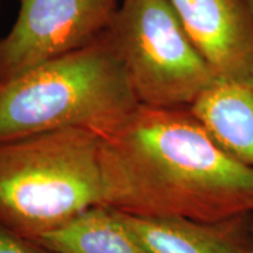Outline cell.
<instances>
[{
	"label": "cell",
	"instance_id": "9",
	"mask_svg": "<svg viewBox=\"0 0 253 253\" xmlns=\"http://www.w3.org/2000/svg\"><path fill=\"white\" fill-rule=\"evenodd\" d=\"M33 242L52 253H151L123 224L118 211L103 204L87 209Z\"/></svg>",
	"mask_w": 253,
	"mask_h": 253
},
{
	"label": "cell",
	"instance_id": "3",
	"mask_svg": "<svg viewBox=\"0 0 253 253\" xmlns=\"http://www.w3.org/2000/svg\"><path fill=\"white\" fill-rule=\"evenodd\" d=\"M100 150L84 128L0 142V223L33 240L103 204Z\"/></svg>",
	"mask_w": 253,
	"mask_h": 253
},
{
	"label": "cell",
	"instance_id": "5",
	"mask_svg": "<svg viewBox=\"0 0 253 253\" xmlns=\"http://www.w3.org/2000/svg\"><path fill=\"white\" fill-rule=\"evenodd\" d=\"M11 30L0 39V79L84 47L106 34L120 0H19Z\"/></svg>",
	"mask_w": 253,
	"mask_h": 253
},
{
	"label": "cell",
	"instance_id": "7",
	"mask_svg": "<svg viewBox=\"0 0 253 253\" xmlns=\"http://www.w3.org/2000/svg\"><path fill=\"white\" fill-rule=\"evenodd\" d=\"M189 108L224 150L253 168V63L217 75Z\"/></svg>",
	"mask_w": 253,
	"mask_h": 253
},
{
	"label": "cell",
	"instance_id": "11",
	"mask_svg": "<svg viewBox=\"0 0 253 253\" xmlns=\"http://www.w3.org/2000/svg\"><path fill=\"white\" fill-rule=\"evenodd\" d=\"M246 1H248V2H249V4H250V6H251V7H252V9H253V0H246Z\"/></svg>",
	"mask_w": 253,
	"mask_h": 253
},
{
	"label": "cell",
	"instance_id": "1",
	"mask_svg": "<svg viewBox=\"0 0 253 253\" xmlns=\"http://www.w3.org/2000/svg\"><path fill=\"white\" fill-rule=\"evenodd\" d=\"M99 136L103 205L208 223L253 211V168L224 150L189 107L140 103Z\"/></svg>",
	"mask_w": 253,
	"mask_h": 253
},
{
	"label": "cell",
	"instance_id": "6",
	"mask_svg": "<svg viewBox=\"0 0 253 253\" xmlns=\"http://www.w3.org/2000/svg\"><path fill=\"white\" fill-rule=\"evenodd\" d=\"M217 75L253 63V9L246 0H169Z\"/></svg>",
	"mask_w": 253,
	"mask_h": 253
},
{
	"label": "cell",
	"instance_id": "4",
	"mask_svg": "<svg viewBox=\"0 0 253 253\" xmlns=\"http://www.w3.org/2000/svg\"><path fill=\"white\" fill-rule=\"evenodd\" d=\"M108 32L141 104L189 107L216 78L169 0H120Z\"/></svg>",
	"mask_w": 253,
	"mask_h": 253
},
{
	"label": "cell",
	"instance_id": "12",
	"mask_svg": "<svg viewBox=\"0 0 253 253\" xmlns=\"http://www.w3.org/2000/svg\"><path fill=\"white\" fill-rule=\"evenodd\" d=\"M252 253H253V246H252Z\"/></svg>",
	"mask_w": 253,
	"mask_h": 253
},
{
	"label": "cell",
	"instance_id": "10",
	"mask_svg": "<svg viewBox=\"0 0 253 253\" xmlns=\"http://www.w3.org/2000/svg\"><path fill=\"white\" fill-rule=\"evenodd\" d=\"M0 253H52L0 223Z\"/></svg>",
	"mask_w": 253,
	"mask_h": 253
},
{
	"label": "cell",
	"instance_id": "2",
	"mask_svg": "<svg viewBox=\"0 0 253 253\" xmlns=\"http://www.w3.org/2000/svg\"><path fill=\"white\" fill-rule=\"evenodd\" d=\"M138 104L107 32L89 45L0 79V142L67 128L101 134Z\"/></svg>",
	"mask_w": 253,
	"mask_h": 253
},
{
	"label": "cell",
	"instance_id": "8",
	"mask_svg": "<svg viewBox=\"0 0 253 253\" xmlns=\"http://www.w3.org/2000/svg\"><path fill=\"white\" fill-rule=\"evenodd\" d=\"M118 211L123 224L151 253H252L231 233L229 221L137 217Z\"/></svg>",
	"mask_w": 253,
	"mask_h": 253
}]
</instances>
